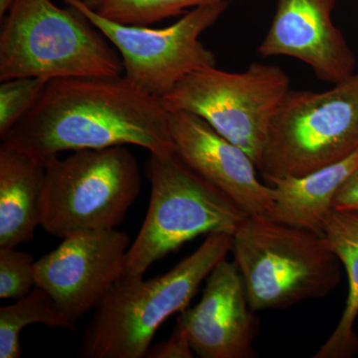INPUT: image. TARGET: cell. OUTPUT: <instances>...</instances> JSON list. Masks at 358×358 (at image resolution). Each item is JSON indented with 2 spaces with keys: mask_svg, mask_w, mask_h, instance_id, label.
Listing matches in <instances>:
<instances>
[{
  "mask_svg": "<svg viewBox=\"0 0 358 358\" xmlns=\"http://www.w3.org/2000/svg\"><path fill=\"white\" fill-rule=\"evenodd\" d=\"M79 9L114 45L124 77L136 89L162 99L195 71L215 67V55L199 37L217 22L230 1L194 7L166 28L124 25L103 17L82 0H62Z\"/></svg>",
  "mask_w": 358,
  "mask_h": 358,
  "instance_id": "cell-9",
  "label": "cell"
},
{
  "mask_svg": "<svg viewBox=\"0 0 358 358\" xmlns=\"http://www.w3.org/2000/svg\"><path fill=\"white\" fill-rule=\"evenodd\" d=\"M148 358H192L193 350L185 327L176 322L173 333L166 341H160L148 348Z\"/></svg>",
  "mask_w": 358,
  "mask_h": 358,
  "instance_id": "cell-21",
  "label": "cell"
},
{
  "mask_svg": "<svg viewBox=\"0 0 358 358\" xmlns=\"http://www.w3.org/2000/svg\"><path fill=\"white\" fill-rule=\"evenodd\" d=\"M145 171L150 205L129 246L122 277H143L152 264L204 234H234L248 216L225 193L190 169L176 150L150 152Z\"/></svg>",
  "mask_w": 358,
  "mask_h": 358,
  "instance_id": "cell-5",
  "label": "cell"
},
{
  "mask_svg": "<svg viewBox=\"0 0 358 358\" xmlns=\"http://www.w3.org/2000/svg\"><path fill=\"white\" fill-rule=\"evenodd\" d=\"M358 150V73L329 91H292L268 126L258 169L266 180L298 178Z\"/></svg>",
  "mask_w": 358,
  "mask_h": 358,
  "instance_id": "cell-7",
  "label": "cell"
},
{
  "mask_svg": "<svg viewBox=\"0 0 358 358\" xmlns=\"http://www.w3.org/2000/svg\"><path fill=\"white\" fill-rule=\"evenodd\" d=\"M230 0H103L96 13L124 25L147 26L185 13L186 8Z\"/></svg>",
  "mask_w": 358,
  "mask_h": 358,
  "instance_id": "cell-18",
  "label": "cell"
},
{
  "mask_svg": "<svg viewBox=\"0 0 358 358\" xmlns=\"http://www.w3.org/2000/svg\"><path fill=\"white\" fill-rule=\"evenodd\" d=\"M289 90V78L278 66L252 63L240 73L215 66L187 75L162 100L169 112L192 113L208 122L258 169L268 126Z\"/></svg>",
  "mask_w": 358,
  "mask_h": 358,
  "instance_id": "cell-8",
  "label": "cell"
},
{
  "mask_svg": "<svg viewBox=\"0 0 358 358\" xmlns=\"http://www.w3.org/2000/svg\"><path fill=\"white\" fill-rule=\"evenodd\" d=\"M231 249L232 235L214 233L166 274L147 281L122 277L94 312L78 357H145L159 327L187 308L201 282Z\"/></svg>",
  "mask_w": 358,
  "mask_h": 358,
  "instance_id": "cell-2",
  "label": "cell"
},
{
  "mask_svg": "<svg viewBox=\"0 0 358 358\" xmlns=\"http://www.w3.org/2000/svg\"><path fill=\"white\" fill-rule=\"evenodd\" d=\"M169 129L176 155L195 173L232 199L248 215L265 214L273 203L272 186L256 176V164L192 113L169 112Z\"/></svg>",
  "mask_w": 358,
  "mask_h": 358,
  "instance_id": "cell-13",
  "label": "cell"
},
{
  "mask_svg": "<svg viewBox=\"0 0 358 358\" xmlns=\"http://www.w3.org/2000/svg\"><path fill=\"white\" fill-rule=\"evenodd\" d=\"M45 164L13 145H0V247L29 243L41 226Z\"/></svg>",
  "mask_w": 358,
  "mask_h": 358,
  "instance_id": "cell-14",
  "label": "cell"
},
{
  "mask_svg": "<svg viewBox=\"0 0 358 358\" xmlns=\"http://www.w3.org/2000/svg\"><path fill=\"white\" fill-rule=\"evenodd\" d=\"M138 160L126 145L78 150L45 164L41 227L57 238L114 229L141 192Z\"/></svg>",
  "mask_w": 358,
  "mask_h": 358,
  "instance_id": "cell-6",
  "label": "cell"
},
{
  "mask_svg": "<svg viewBox=\"0 0 358 358\" xmlns=\"http://www.w3.org/2000/svg\"><path fill=\"white\" fill-rule=\"evenodd\" d=\"M333 208L358 214V167L339 187L334 196Z\"/></svg>",
  "mask_w": 358,
  "mask_h": 358,
  "instance_id": "cell-22",
  "label": "cell"
},
{
  "mask_svg": "<svg viewBox=\"0 0 358 358\" xmlns=\"http://www.w3.org/2000/svg\"><path fill=\"white\" fill-rule=\"evenodd\" d=\"M109 42L76 7L14 0L0 33V81L121 76L122 59Z\"/></svg>",
  "mask_w": 358,
  "mask_h": 358,
  "instance_id": "cell-3",
  "label": "cell"
},
{
  "mask_svg": "<svg viewBox=\"0 0 358 358\" xmlns=\"http://www.w3.org/2000/svg\"><path fill=\"white\" fill-rule=\"evenodd\" d=\"M324 236L345 268L348 294L338 326L313 357L350 358L358 352V214L333 209L327 219Z\"/></svg>",
  "mask_w": 358,
  "mask_h": 358,
  "instance_id": "cell-16",
  "label": "cell"
},
{
  "mask_svg": "<svg viewBox=\"0 0 358 358\" xmlns=\"http://www.w3.org/2000/svg\"><path fill=\"white\" fill-rule=\"evenodd\" d=\"M129 242L115 228L70 235L34 263L35 286L48 292L75 326L122 279Z\"/></svg>",
  "mask_w": 358,
  "mask_h": 358,
  "instance_id": "cell-10",
  "label": "cell"
},
{
  "mask_svg": "<svg viewBox=\"0 0 358 358\" xmlns=\"http://www.w3.org/2000/svg\"><path fill=\"white\" fill-rule=\"evenodd\" d=\"M34 258L31 254L0 247V299L23 298L35 287Z\"/></svg>",
  "mask_w": 358,
  "mask_h": 358,
  "instance_id": "cell-20",
  "label": "cell"
},
{
  "mask_svg": "<svg viewBox=\"0 0 358 358\" xmlns=\"http://www.w3.org/2000/svg\"><path fill=\"white\" fill-rule=\"evenodd\" d=\"M358 167V150L346 159L298 178H275L273 203L265 215L275 222L324 236L334 196Z\"/></svg>",
  "mask_w": 358,
  "mask_h": 358,
  "instance_id": "cell-15",
  "label": "cell"
},
{
  "mask_svg": "<svg viewBox=\"0 0 358 358\" xmlns=\"http://www.w3.org/2000/svg\"><path fill=\"white\" fill-rule=\"evenodd\" d=\"M87 6H89L90 8L93 9V10H98L99 7L102 6L103 0H82Z\"/></svg>",
  "mask_w": 358,
  "mask_h": 358,
  "instance_id": "cell-23",
  "label": "cell"
},
{
  "mask_svg": "<svg viewBox=\"0 0 358 358\" xmlns=\"http://www.w3.org/2000/svg\"><path fill=\"white\" fill-rule=\"evenodd\" d=\"M47 80L41 78H16L0 85V138L24 117L42 93Z\"/></svg>",
  "mask_w": 358,
  "mask_h": 358,
  "instance_id": "cell-19",
  "label": "cell"
},
{
  "mask_svg": "<svg viewBox=\"0 0 358 358\" xmlns=\"http://www.w3.org/2000/svg\"><path fill=\"white\" fill-rule=\"evenodd\" d=\"M169 112L160 98L124 76L48 81L31 109L1 138L46 164L67 150L138 145L174 150Z\"/></svg>",
  "mask_w": 358,
  "mask_h": 358,
  "instance_id": "cell-1",
  "label": "cell"
},
{
  "mask_svg": "<svg viewBox=\"0 0 358 358\" xmlns=\"http://www.w3.org/2000/svg\"><path fill=\"white\" fill-rule=\"evenodd\" d=\"M231 252L255 313L324 298L341 282V262L326 237L265 214L244 219Z\"/></svg>",
  "mask_w": 358,
  "mask_h": 358,
  "instance_id": "cell-4",
  "label": "cell"
},
{
  "mask_svg": "<svg viewBox=\"0 0 358 358\" xmlns=\"http://www.w3.org/2000/svg\"><path fill=\"white\" fill-rule=\"evenodd\" d=\"M178 322L199 357H258L254 341L260 320L250 307L239 268L227 259L207 277L199 303L179 313Z\"/></svg>",
  "mask_w": 358,
  "mask_h": 358,
  "instance_id": "cell-11",
  "label": "cell"
},
{
  "mask_svg": "<svg viewBox=\"0 0 358 358\" xmlns=\"http://www.w3.org/2000/svg\"><path fill=\"white\" fill-rule=\"evenodd\" d=\"M338 0H279L258 48L262 57L303 61L322 81L341 83L355 74L357 58L331 20Z\"/></svg>",
  "mask_w": 358,
  "mask_h": 358,
  "instance_id": "cell-12",
  "label": "cell"
},
{
  "mask_svg": "<svg viewBox=\"0 0 358 358\" xmlns=\"http://www.w3.org/2000/svg\"><path fill=\"white\" fill-rule=\"evenodd\" d=\"M74 329L48 292L35 286L13 305L0 308V358L20 357V334L30 324Z\"/></svg>",
  "mask_w": 358,
  "mask_h": 358,
  "instance_id": "cell-17",
  "label": "cell"
}]
</instances>
